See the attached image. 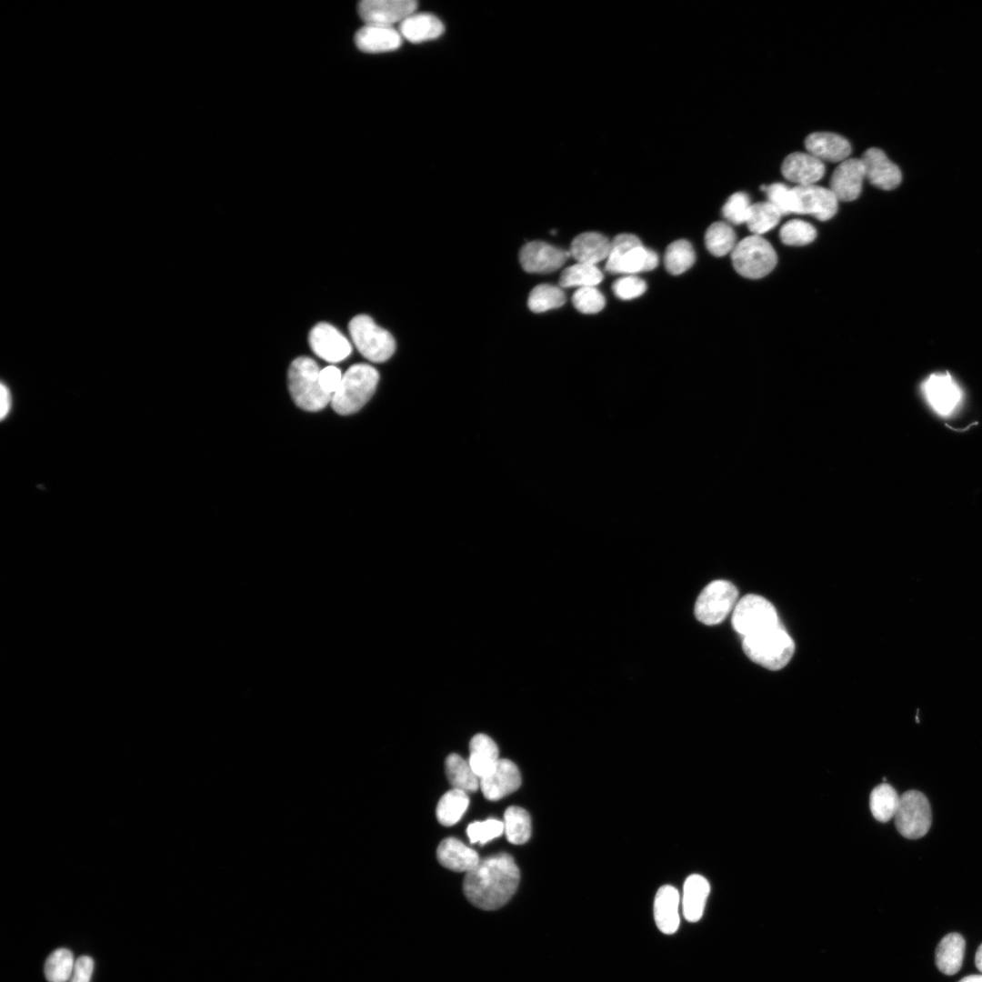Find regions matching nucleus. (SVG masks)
<instances>
[{"label": "nucleus", "mask_w": 982, "mask_h": 982, "mask_svg": "<svg viewBox=\"0 0 982 982\" xmlns=\"http://www.w3.org/2000/svg\"><path fill=\"white\" fill-rule=\"evenodd\" d=\"M519 879L520 872L514 858L509 854L499 853L480 860L466 872L463 890L475 907L496 910L512 897Z\"/></svg>", "instance_id": "nucleus-1"}, {"label": "nucleus", "mask_w": 982, "mask_h": 982, "mask_svg": "<svg viewBox=\"0 0 982 982\" xmlns=\"http://www.w3.org/2000/svg\"><path fill=\"white\" fill-rule=\"evenodd\" d=\"M378 380L379 374L374 366L363 363L351 366L332 396L333 409L340 415L356 413L371 398Z\"/></svg>", "instance_id": "nucleus-2"}, {"label": "nucleus", "mask_w": 982, "mask_h": 982, "mask_svg": "<svg viewBox=\"0 0 982 982\" xmlns=\"http://www.w3.org/2000/svg\"><path fill=\"white\" fill-rule=\"evenodd\" d=\"M742 646L753 662L770 670L783 668L795 651V643L781 624L743 637Z\"/></svg>", "instance_id": "nucleus-3"}, {"label": "nucleus", "mask_w": 982, "mask_h": 982, "mask_svg": "<svg viewBox=\"0 0 982 982\" xmlns=\"http://www.w3.org/2000/svg\"><path fill=\"white\" fill-rule=\"evenodd\" d=\"M319 373L316 362L308 356L296 358L289 366L290 395L296 406L304 410L319 411L331 402L332 396L321 386Z\"/></svg>", "instance_id": "nucleus-4"}, {"label": "nucleus", "mask_w": 982, "mask_h": 982, "mask_svg": "<svg viewBox=\"0 0 982 982\" xmlns=\"http://www.w3.org/2000/svg\"><path fill=\"white\" fill-rule=\"evenodd\" d=\"M658 265L657 254L644 246L641 240L632 234L617 235L611 241L610 254L606 270L611 274H635L655 269Z\"/></svg>", "instance_id": "nucleus-5"}, {"label": "nucleus", "mask_w": 982, "mask_h": 982, "mask_svg": "<svg viewBox=\"0 0 982 982\" xmlns=\"http://www.w3.org/2000/svg\"><path fill=\"white\" fill-rule=\"evenodd\" d=\"M735 270L742 276L757 279L769 274L777 265L775 249L761 235H752L736 243L731 253Z\"/></svg>", "instance_id": "nucleus-6"}, {"label": "nucleus", "mask_w": 982, "mask_h": 982, "mask_svg": "<svg viewBox=\"0 0 982 982\" xmlns=\"http://www.w3.org/2000/svg\"><path fill=\"white\" fill-rule=\"evenodd\" d=\"M351 338L363 356L375 363L388 360L396 350L392 335L366 315H358L348 325Z\"/></svg>", "instance_id": "nucleus-7"}, {"label": "nucleus", "mask_w": 982, "mask_h": 982, "mask_svg": "<svg viewBox=\"0 0 982 982\" xmlns=\"http://www.w3.org/2000/svg\"><path fill=\"white\" fill-rule=\"evenodd\" d=\"M731 621L734 629L743 637L780 625L774 606L754 594L746 595L737 601Z\"/></svg>", "instance_id": "nucleus-8"}, {"label": "nucleus", "mask_w": 982, "mask_h": 982, "mask_svg": "<svg viewBox=\"0 0 982 982\" xmlns=\"http://www.w3.org/2000/svg\"><path fill=\"white\" fill-rule=\"evenodd\" d=\"M737 597L738 591L731 582L712 581L701 591L696 601L695 616L705 625H717L734 610Z\"/></svg>", "instance_id": "nucleus-9"}, {"label": "nucleus", "mask_w": 982, "mask_h": 982, "mask_svg": "<svg viewBox=\"0 0 982 982\" xmlns=\"http://www.w3.org/2000/svg\"><path fill=\"white\" fill-rule=\"evenodd\" d=\"M895 824L902 837L917 839L929 830L932 821L931 807L927 797L917 790L906 791L899 797L895 814Z\"/></svg>", "instance_id": "nucleus-10"}, {"label": "nucleus", "mask_w": 982, "mask_h": 982, "mask_svg": "<svg viewBox=\"0 0 982 982\" xmlns=\"http://www.w3.org/2000/svg\"><path fill=\"white\" fill-rule=\"evenodd\" d=\"M923 396L931 408L941 416L951 415L962 400V390L947 373L930 375L921 384Z\"/></svg>", "instance_id": "nucleus-11"}, {"label": "nucleus", "mask_w": 982, "mask_h": 982, "mask_svg": "<svg viewBox=\"0 0 982 982\" xmlns=\"http://www.w3.org/2000/svg\"><path fill=\"white\" fill-rule=\"evenodd\" d=\"M414 0H363L358 4L359 16L366 24L393 26L416 11Z\"/></svg>", "instance_id": "nucleus-12"}, {"label": "nucleus", "mask_w": 982, "mask_h": 982, "mask_svg": "<svg viewBox=\"0 0 982 982\" xmlns=\"http://www.w3.org/2000/svg\"><path fill=\"white\" fill-rule=\"evenodd\" d=\"M795 214L811 215L818 220L832 218L837 210V198L829 188L817 185H796L793 187Z\"/></svg>", "instance_id": "nucleus-13"}, {"label": "nucleus", "mask_w": 982, "mask_h": 982, "mask_svg": "<svg viewBox=\"0 0 982 982\" xmlns=\"http://www.w3.org/2000/svg\"><path fill=\"white\" fill-rule=\"evenodd\" d=\"M312 351L320 358L336 363L346 359L352 352L348 339L334 326L318 323L308 336Z\"/></svg>", "instance_id": "nucleus-14"}, {"label": "nucleus", "mask_w": 982, "mask_h": 982, "mask_svg": "<svg viewBox=\"0 0 982 982\" xmlns=\"http://www.w3.org/2000/svg\"><path fill=\"white\" fill-rule=\"evenodd\" d=\"M569 256V251H565L542 241H532L526 243L521 248L519 261L525 271L545 274L560 268Z\"/></svg>", "instance_id": "nucleus-15"}, {"label": "nucleus", "mask_w": 982, "mask_h": 982, "mask_svg": "<svg viewBox=\"0 0 982 982\" xmlns=\"http://www.w3.org/2000/svg\"><path fill=\"white\" fill-rule=\"evenodd\" d=\"M479 785L484 797L495 801L516 791L521 785V775L511 760L498 759L495 767L480 777Z\"/></svg>", "instance_id": "nucleus-16"}, {"label": "nucleus", "mask_w": 982, "mask_h": 982, "mask_svg": "<svg viewBox=\"0 0 982 982\" xmlns=\"http://www.w3.org/2000/svg\"><path fill=\"white\" fill-rule=\"evenodd\" d=\"M866 178L883 190L895 189L901 182V171L879 148L871 147L860 158Z\"/></svg>", "instance_id": "nucleus-17"}, {"label": "nucleus", "mask_w": 982, "mask_h": 982, "mask_svg": "<svg viewBox=\"0 0 982 982\" xmlns=\"http://www.w3.org/2000/svg\"><path fill=\"white\" fill-rule=\"evenodd\" d=\"M865 178L861 159L847 158L839 163L832 173L829 189L837 200L853 201L859 196Z\"/></svg>", "instance_id": "nucleus-18"}, {"label": "nucleus", "mask_w": 982, "mask_h": 982, "mask_svg": "<svg viewBox=\"0 0 982 982\" xmlns=\"http://www.w3.org/2000/svg\"><path fill=\"white\" fill-rule=\"evenodd\" d=\"M781 172L786 179L797 185H815L823 177L825 165L807 152H795L784 159Z\"/></svg>", "instance_id": "nucleus-19"}, {"label": "nucleus", "mask_w": 982, "mask_h": 982, "mask_svg": "<svg viewBox=\"0 0 982 982\" xmlns=\"http://www.w3.org/2000/svg\"><path fill=\"white\" fill-rule=\"evenodd\" d=\"M403 42L399 31L394 26L366 24L355 35L359 50L366 53H384L398 49Z\"/></svg>", "instance_id": "nucleus-20"}, {"label": "nucleus", "mask_w": 982, "mask_h": 982, "mask_svg": "<svg viewBox=\"0 0 982 982\" xmlns=\"http://www.w3.org/2000/svg\"><path fill=\"white\" fill-rule=\"evenodd\" d=\"M805 146L807 153L821 161L843 162L851 153L849 142L843 136L830 132H816L807 136Z\"/></svg>", "instance_id": "nucleus-21"}, {"label": "nucleus", "mask_w": 982, "mask_h": 982, "mask_svg": "<svg viewBox=\"0 0 982 982\" xmlns=\"http://www.w3.org/2000/svg\"><path fill=\"white\" fill-rule=\"evenodd\" d=\"M680 896L676 888L665 885L659 887L654 900V918L658 929L672 935L679 927Z\"/></svg>", "instance_id": "nucleus-22"}, {"label": "nucleus", "mask_w": 982, "mask_h": 982, "mask_svg": "<svg viewBox=\"0 0 982 982\" xmlns=\"http://www.w3.org/2000/svg\"><path fill=\"white\" fill-rule=\"evenodd\" d=\"M611 250V241L597 232H585L574 238L570 246V256L577 263L596 266L606 260Z\"/></svg>", "instance_id": "nucleus-23"}, {"label": "nucleus", "mask_w": 982, "mask_h": 982, "mask_svg": "<svg viewBox=\"0 0 982 982\" xmlns=\"http://www.w3.org/2000/svg\"><path fill=\"white\" fill-rule=\"evenodd\" d=\"M398 31L411 43H422L436 39L445 31L441 20L429 13H413L399 24Z\"/></svg>", "instance_id": "nucleus-24"}, {"label": "nucleus", "mask_w": 982, "mask_h": 982, "mask_svg": "<svg viewBox=\"0 0 982 982\" xmlns=\"http://www.w3.org/2000/svg\"><path fill=\"white\" fill-rule=\"evenodd\" d=\"M436 857L443 867L457 872H468L480 861L474 849L455 837H447L440 842Z\"/></svg>", "instance_id": "nucleus-25"}, {"label": "nucleus", "mask_w": 982, "mask_h": 982, "mask_svg": "<svg viewBox=\"0 0 982 982\" xmlns=\"http://www.w3.org/2000/svg\"><path fill=\"white\" fill-rule=\"evenodd\" d=\"M709 892V883L701 875L693 874L686 879L681 903L686 921L695 923L700 920Z\"/></svg>", "instance_id": "nucleus-26"}, {"label": "nucleus", "mask_w": 982, "mask_h": 982, "mask_svg": "<svg viewBox=\"0 0 982 982\" xmlns=\"http://www.w3.org/2000/svg\"><path fill=\"white\" fill-rule=\"evenodd\" d=\"M966 941L958 933H949L938 943L936 950V965L944 974L957 973L963 963Z\"/></svg>", "instance_id": "nucleus-27"}, {"label": "nucleus", "mask_w": 982, "mask_h": 982, "mask_svg": "<svg viewBox=\"0 0 982 982\" xmlns=\"http://www.w3.org/2000/svg\"><path fill=\"white\" fill-rule=\"evenodd\" d=\"M469 752L468 763L478 777L487 774L499 759L496 744L485 734H476L471 738Z\"/></svg>", "instance_id": "nucleus-28"}, {"label": "nucleus", "mask_w": 982, "mask_h": 982, "mask_svg": "<svg viewBox=\"0 0 982 982\" xmlns=\"http://www.w3.org/2000/svg\"><path fill=\"white\" fill-rule=\"evenodd\" d=\"M446 774L453 788L473 792L479 787L478 777L468 762L457 754H450L446 759Z\"/></svg>", "instance_id": "nucleus-29"}, {"label": "nucleus", "mask_w": 982, "mask_h": 982, "mask_svg": "<svg viewBox=\"0 0 982 982\" xmlns=\"http://www.w3.org/2000/svg\"><path fill=\"white\" fill-rule=\"evenodd\" d=\"M899 797L889 784L877 786L869 797V807L873 817L879 822H887L895 817Z\"/></svg>", "instance_id": "nucleus-30"}, {"label": "nucleus", "mask_w": 982, "mask_h": 982, "mask_svg": "<svg viewBox=\"0 0 982 982\" xmlns=\"http://www.w3.org/2000/svg\"><path fill=\"white\" fill-rule=\"evenodd\" d=\"M469 798L466 792L453 788L445 793L436 806V817L443 826L456 824L466 810Z\"/></svg>", "instance_id": "nucleus-31"}, {"label": "nucleus", "mask_w": 982, "mask_h": 982, "mask_svg": "<svg viewBox=\"0 0 982 982\" xmlns=\"http://www.w3.org/2000/svg\"><path fill=\"white\" fill-rule=\"evenodd\" d=\"M504 830L507 840L515 845L526 843L531 836V818L526 810L512 806L504 814Z\"/></svg>", "instance_id": "nucleus-32"}, {"label": "nucleus", "mask_w": 982, "mask_h": 982, "mask_svg": "<svg viewBox=\"0 0 982 982\" xmlns=\"http://www.w3.org/2000/svg\"><path fill=\"white\" fill-rule=\"evenodd\" d=\"M696 260L692 245L685 239L672 242L666 249L664 264L666 271L677 276L689 269Z\"/></svg>", "instance_id": "nucleus-33"}, {"label": "nucleus", "mask_w": 982, "mask_h": 982, "mask_svg": "<svg viewBox=\"0 0 982 982\" xmlns=\"http://www.w3.org/2000/svg\"><path fill=\"white\" fill-rule=\"evenodd\" d=\"M705 244L713 256H724L732 253L736 245L735 231L725 222L713 223L706 232Z\"/></svg>", "instance_id": "nucleus-34"}, {"label": "nucleus", "mask_w": 982, "mask_h": 982, "mask_svg": "<svg viewBox=\"0 0 982 982\" xmlns=\"http://www.w3.org/2000/svg\"><path fill=\"white\" fill-rule=\"evenodd\" d=\"M603 280V274L596 266L576 263L566 268L559 278L561 287L596 286Z\"/></svg>", "instance_id": "nucleus-35"}, {"label": "nucleus", "mask_w": 982, "mask_h": 982, "mask_svg": "<svg viewBox=\"0 0 982 982\" xmlns=\"http://www.w3.org/2000/svg\"><path fill=\"white\" fill-rule=\"evenodd\" d=\"M565 302L566 295L560 287L549 284H541L531 290L527 299V306L534 313H542L558 308Z\"/></svg>", "instance_id": "nucleus-36"}, {"label": "nucleus", "mask_w": 982, "mask_h": 982, "mask_svg": "<svg viewBox=\"0 0 982 982\" xmlns=\"http://www.w3.org/2000/svg\"><path fill=\"white\" fill-rule=\"evenodd\" d=\"M782 214L770 202L752 204L747 221L748 229L757 235H761L773 229L780 221Z\"/></svg>", "instance_id": "nucleus-37"}, {"label": "nucleus", "mask_w": 982, "mask_h": 982, "mask_svg": "<svg viewBox=\"0 0 982 982\" xmlns=\"http://www.w3.org/2000/svg\"><path fill=\"white\" fill-rule=\"evenodd\" d=\"M75 961L67 948L53 951L45 964V975L48 982H67L73 974Z\"/></svg>", "instance_id": "nucleus-38"}, {"label": "nucleus", "mask_w": 982, "mask_h": 982, "mask_svg": "<svg viewBox=\"0 0 982 982\" xmlns=\"http://www.w3.org/2000/svg\"><path fill=\"white\" fill-rule=\"evenodd\" d=\"M780 239L787 246H806L815 240L817 231L814 226L803 220L794 219L786 223L780 229Z\"/></svg>", "instance_id": "nucleus-39"}, {"label": "nucleus", "mask_w": 982, "mask_h": 982, "mask_svg": "<svg viewBox=\"0 0 982 982\" xmlns=\"http://www.w3.org/2000/svg\"><path fill=\"white\" fill-rule=\"evenodd\" d=\"M574 306L584 314H596L606 304L605 296L596 286L577 288L572 296Z\"/></svg>", "instance_id": "nucleus-40"}, {"label": "nucleus", "mask_w": 982, "mask_h": 982, "mask_svg": "<svg viewBox=\"0 0 982 982\" xmlns=\"http://www.w3.org/2000/svg\"><path fill=\"white\" fill-rule=\"evenodd\" d=\"M751 205L748 195L743 192H737L727 199L722 208V214L730 223L740 225L747 223Z\"/></svg>", "instance_id": "nucleus-41"}, {"label": "nucleus", "mask_w": 982, "mask_h": 982, "mask_svg": "<svg viewBox=\"0 0 982 982\" xmlns=\"http://www.w3.org/2000/svg\"><path fill=\"white\" fill-rule=\"evenodd\" d=\"M767 201L774 205L783 215L795 214L796 201L793 187L781 183H774L766 187Z\"/></svg>", "instance_id": "nucleus-42"}, {"label": "nucleus", "mask_w": 982, "mask_h": 982, "mask_svg": "<svg viewBox=\"0 0 982 982\" xmlns=\"http://www.w3.org/2000/svg\"><path fill=\"white\" fill-rule=\"evenodd\" d=\"M503 831L504 823L494 818L473 822L466 828L470 843L479 842L481 845L498 837Z\"/></svg>", "instance_id": "nucleus-43"}, {"label": "nucleus", "mask_w": 982, "mask_h": 982, "mask_svg": "<svg viewBox=\"0 0 982 982\" xmlns=\"http://www.w3.org/2000/svg\"><path fill=\"white\" fill-rule=\"evenodd\" d=\"M612 290L616 297L630 300L643 295L646 290V284L643 279L630 275L616 279Z\"/></svg>", "instance_id": "nucleus-44"}, {"label": "nucleus", "mask_w": 982, "mask_h": 982, "mask_svg": "<svg viewBox=\"0 0 982 982\" xmlns=\"http://www.w3.org/2000/svg\"><path fill=\"white\" fill-rule=\"evenodd\" d=\"M343 375L339 368L334 366H328L320 370L319 381L322 388L326 393L333 396V394L338 388Z\"/></svg>", "instance_id": "nucleus-45"}, {"label": "nucleus", "mask_w": 982, "mask_h": 982, "mask_svg": "<svg viewBox=\"0 0 982 982\" xmlns=\"http://www.w3.org/2000/svg\"><path fill=\"white\" fill-rule=\"evenodd\" d=\"M93 970V959L88 956L79 957L75 960L70 982H90Z\"/></svg>", "instance_id": "nucleus-46"}, {"label": "nucleus", "mask_w": 982, "mask_h": 982, "mask_svg": "<svg viewBox=\"0 0 982 982\" xmlns=\"http://www.w3.org/2000/svg\"><path fill=\"white\" fill-rule=\"evenodd\" d=\"M0 399V416L1 419H4L8 416L12 406V397L10 390L4 384L1 385Z\"/></svg>", "instance_id": "nucleus-47"}, {"label": "nucleus", "mask_w": 982, "mask_h": 982, "mask_svg": "<svg viewBox=\"0 0 982 982\" xmlns=\"http://www.w3.org/2000/svg\"><path fill=\"white\" fill-rule=\"evenodd\" d=\"M975 965L982 973V944L978 947L975 956Z\"/></svg>", "instance_id": "nucleus-48"}, {"label": "nucleus", "mask_w": 982, "mask_h": 982, "mask_svg": "<svg viewBox=\"0 0 982 982\" xmlns=\"http://www.w3.org/2000/svg\"><path fill=\"white\" fill-rule=\"evenodd\" d=\"M958 982H982V975H969L963 977Z\"/></svg>", "instance_id": "nucleus-49"}]
</instances>
